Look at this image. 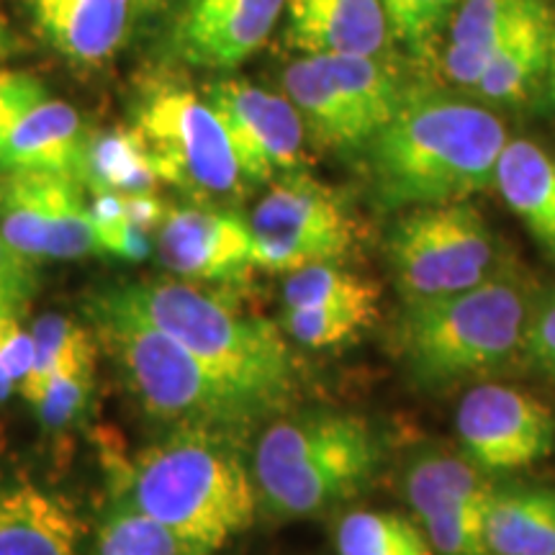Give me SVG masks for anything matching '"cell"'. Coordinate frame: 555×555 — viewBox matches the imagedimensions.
Wrapping results in <instances>:
<instances>
[{
	"mask_svg": "<svg viewBox=\"0 0 555 555\" xmlns=\"http://www.w3.org/2000/svg\"><path fill=\"white\" fill-rule=\"evenodd\" d=\"M78 180L93 196L95 193H116V196L155 193L159 183L147 147L131 124L90 131Z\"/></svg>",
	"mask_w": 555,
	"mask_h": 555,
	"instance_id": "obj_25",
	"label": "cell"
},
{
	"mask_svg": "<svg viewBox=\"0 0 555 555\" xmlns=\"http://www.w3.org/2000/svg\"><path fill=\"white\" fill-rule=\"evenodd\" d=\"M101 350L119 367L144 412L172 427H208L247 437L266 414L211 373L176 337L155 327L111 288L88 301Z\"/></svg>",
	"mask_w": 555,
	"mask_h": 555,
	"instance_id": "obj_5",
	"label": "cell"
},
{
	"mask_svg": "<svg viewBox=\"0 0 555 555\" xmlns=\"http://www.w3.org/2000/svg\"><path fill=\"white\" fill-rule=\"evenodd\" d=\"M496 478L478 468L466 453H425L404 474V499L416 522L463 504H486Z\"/></svg>",
	"mask_w": 555,
	"mask_h": 555,
	"instance_id": "obj_24",
	"label": "cell"
},
{
	"mask_svg": "<svg viewBox=\"0 0 555 555\" xmlns=\"http://www.w3.org/2000/svg\"><path fill=\"white\" fill-rule=\"evenodd\" d=\"M47 86L37 75L21 73V69H0V147L16 129V124L47 101Z\"/></svg>",
	"mask_w": 555,
	"mask_h": 555,
	"instance_id": "obj_36",
	"label": "cell"
},
{
	"mask_svg": "<svg viewBox=\"0 0 555 555\" xmlns=\"http://www.w3.org/2000/svg\"><path fill=\"white\" fill-rule=\"evenodd\" d=\"M16 52V37H13L9 21H5L3 13H0V62Z\"/></svg>",
	"mask_w": 555,
	"mask_h": 555,
	"instance_id": "obj_41",
	"label": "cell"
},
{
	"mask_svg": "<svg viewBox=\"0 0 555 555\" xmlns=\"http://www.w3.org/2000/svg\"><path fill=\"white\" fill-rule=\"evenodd\" d=\"M545 82H547V95H551V101L555 103V29H553V50H551V65H547Z\"/></svg>",
	"mask_w": 555,
	"mask_h": 555,
	"instance_id": "obj_42",
	"label": "cell"
},
{
	"mask_svg": "<svg viewBox=\"0 0 555 555\" xmlns=\"http://www.w3.org/2000/svg\"><path fill=\"white\" fill-rule=\"evenodd\" d=\"M245 437L208 427H172L121 468L119 494L206 555L249 530L258 489Z\"/></svg>",
	"mask_w": 555,
	"mask_h": 555,
	"instance_id": "obj_1",
	"label": "cell"
},
{
	"mask_svg": "<svg viewBox=\"0 0 555 555\" xmlns=\"http://www.w3.org/2000/svg\"><path fill=\"white\" fill-rule=\"evenodd\" d=\"M34 337V363L24 386H21V397L31 401L44 388L54 373L62 367L73 365L75 360L95 356L101 352L95 332L82 327L80 322L65 314H44L31 324Z\"/></svg>",
	"mask_w": 555,
	"mask_h": 555,
	"instance_id": "obj_29",
	"label": "cell"
},
{
	"mask_svg": "<svg viewBox=\"0 0 555 555\" xmlns=\"http://www.w3.org/2000/svg\"><path fill=\"white\" fill-rule=\"evenodd\" d=\"M95 363H99V352L75 360L73 365L62 367L47 380L44 388L29 401L41 425L54 433L78 425L93 399Z\"/></svg>",
	"mask_w": 555,
	"mask_h": 555,
	"instance_id": "obj_31",
	"label": "cell"
},
{
	"mask_svg": "<svg viewBox=\"0 0 555 555\" xmlns=\"http://www.w3.org/2000/svg\"><path fill=\"white\" fill-rule=\"evenodd\" d=\"M255 268L268 273L345 262L360 242V221L332 185L307 170L273 180L247 219Z\"/></svg>",
	"mask_w": 555,
	"mask_h": 555,
	"instance_id": "obj_10",
	"label": "cell"
},
{
	"mask_svg": "<svg viewBox=\"0 0 555 555\" xmlns=\"http://www.w3.org/2000/svg\"><path fill=\"white\" fill-rule=\"evenodd\" d=\"M155 255L172 278L201 286H234L258 270L247 219L204 201L168 208L155 232Z\"/></svg>",
	"mask_w": 555,
	"mask_h": 555,
	"instance_id": "obj_14",
	"label": "cell"
},
{
	"mask_svg": "<svg viewBox=\"0 0 555 555\" xmlns=\"http://www.w3.org/2000/svg\"><path fill=\"white\" fill-rule=\"evenodd\" d=\"M124 304L176 337L208 371L266 416L286 414L301 388L294 347L281 324L247 314L214 286L152 278L111 288Z\"/></svg>",
	"mask_w": 555,
	"mask_h": 555,
	"instance_id": "obj_4",
	"label": "cell"
},
{
	"mask_svg": "<svg viewBox=\"0 0 555 555\" xmlns=\"http://www.w3.org/2000/svg\"><path fill=\"white\" fill-rule=\"evenodd\" d=\"M121 198L129 224L155 237L159 224L165 221V214H168V206L157 198V193H131Z\"/></svg>",
	"mask_w": 555,
	"mask_h": 555,
	"instance_id": "obj_39",
	"label": "cell"
},
{
	"mask_svg": "<svg viewBox=\"0 0 555 555\" xmlns=\"http://www.w3.org/2000/svg\"><path fill=\"white\" fill-rule=\"evenodd\" d=\"M206 103L224 127L247 183H273L304 170L307 129L286 95L247 80H219L206 90Z\"/></svg>",
	"mask_w": 555,
	"mask_h": 555,
	"instance_id": "obj_13",
	"label": "cell"
},
{
	"mask_svg": "<svg viewBox=\"0 0 555 555\" xmlns=\"http://www.w3.org/2000/svg\"><path fill=\"white\" fill-rule=\"evenodd\" d=\"M88 134L82 116L69 103L41 101L16 124L0 147V170L57 172L78 180Z\"/></svg>",
	"mask_w": 555,
	"mask_h": 555,
	"instance_id": "obj_19",
	"label": "cell"
},
{
	"mask_svg": "<svg viewBox=\"0 0 555 555\" xmlns=\"http://www.w3.org/2000/svg\"><path fill=\"white\" fill-rule=\"evenodd\" d=\"M73 506L29 481L0 483V555H78Z\"/></svg>",
	"mask_w": 555,
	"mask_h": 555,
	"instance_id": "obj_18",
	"label": "cell"
},
{
	"mask_svg": "<svg viewBox=\"0 0 555 555\" xmlns=\"http://www.w3.org/2000/svg\"><path fill=\"white\" fill-rule=\"evenodd\" d=\"M540 291L522 270L504 266L461 294L404 301L393 350L406 376L427 391H446L525 363Z\"/></svg>",
	"mask_w": 555,
	"mask_h": 555,
	"instance_id": "obj_3",
	"label": "cell"
},
{
	"mask_svg": "<svg viewBox=\"0 0 555 555\" xmlns=\"http://www.w3.org/2000/svg\"><path fill=\"white\" fill-rule=\"evenodd\" d=\"M37 262L16 253L0 234V304L16 314H24L37 294Z\"/></svg>",
	"mask_w": 555,
	"mask_h": 555,
	"instance_id": "obj_38",
	"label": "cell"
},
{
	"mask_svg": "<svg viewBox=\"0 0 555 555\" xmlns=\"http://www.w3.org/2000/svg\"><path fill=\"white\" fill-rule=\"evenodd\" d=\"M386 249L404 301L461 294L506 266L489 224L468 201L409 208L388 232Z\"/></svg>",
	"mask_w": 555,
	"mask_h": 555,
	"instance_id": "obj_8",
	"label": "cell"
},
{
	"mask_svg": "<svg viewBox=\"0 0 555 555\" xmlns=\"http://www.w3.org/2000/svg\"><path fill=\"white\" fill-rule=\"evenodd\" d=\"M506 129L496 114L450 95H404L373 137L371 176L386 208L468 201L494 185Z\"/></svg>",
	"mask_w": 555,
	"mask_h": 555,
	"instance_id": "obj_2",
	"label": "cell"
},
{
	"mask_svg": "<svg viewBox=\"0 0 555 555\" xmlns=\"http://www.w3.org/2000/svg\"><path fill=\"white\" fill-rule=\"evenodd\" d=\"M93 555H206L176 532L116 496L103 515Z\"/></svg>",
	"mask_w": 555,
	"mask_h": 555,
	"instance_id": "obj_27",
	"label": "cell"
},
{
	"mask_svg": "<svg viewBox=\"0 0 555 555\" xmlns=\"http://www.w3.org/2000/svg\"><path fill=\"white\" fill-rule=\"evenodd\" d=\"M183 0H134L137 13H176Z\"/></svg>",
	"mask_w": 555,
	"mask_h": 555,
	"instance_id": "obj_40",
	"label": "cell"
},
{
	"mask_svg": "<svg viewBox=\"0 0 555 555\" xmlns=\"http://www.w3.org/2000/svg\"><path fill=\"white\" fill-rule=\"evenodd\" d=\"M463 453L499 476L545 461L555 448V412L525 388L476 384L461 399L455 414Z\"/></svg>",
	"mask_w": 555,
	"mask_h": 555,
	"instance_id": "obj_12",
	"label": "cell"
},
{
	"mask_svg": "<svg viewBox=\"0 0 555 555\" xmlns=\"http://www.w3.org/2000/svg\"><path fill=\"white\" fill-rule=\"evenodd\" d=\"M489 504V502H486ZM486 504H463L422 519L435 555H491L486 545Z\"/></svg>",
	"mask_w": 555,
	"mask_h": 555,
	"instance_id": "obj_34",
	"label": "cell"
},
{
	"mask_svg": "<svg viewBox=\"0 0 555 555\" xmlns=\"http://www.w3.org/2000/svg\"><path fill=\"white\" fill-rule=\"evenodd\" d=\"M131 127L157 178L193 201L232 198L247 183L217 114L189 88L163 82L144 90L131 108Z\"/></svg>",
	"mask_w": 555,
	"mask_h": 555,
	"instance_id": "obj_7",
	"label": "cell"
},
{
	"mask_svg": "<svg viewBox=\"0 0 555 555\" xmlns=\"http://www.w3.org/2000/svg\"><path fill=\"white\" fill-rule=\"evenodd\" d=\"M496 191L527 227V232L555 255V155L532 139H506L496 163Z\"/></svg>",
	"mask_w": 555,
	"mask_h": 555,
	"instance_id": "obj_21",
	"label": "cell"
},
{
	"mask_svg": "<svg viewBox=\"0 0 555 555\" xmlns=\"http://www.w3.org/2000/svg\"><path fill=\"white\" fill-rule=\"evenodd\" d=\"M339 555H435L425 527L401 512L356 509L339 519Z\"/></svg>",
	"mask_w": 555,
	"mask_h": 555,
	"instance_id": "obj_26",
	"label": "cell"
},
{
	"mask_svg": "<svg viewBox=\"0 0 555 555\" xmlns=\"http://www.w3.org/2000/svg\"><path fill=\"white\" fill-rule=\"evenodd\" d=\"M281 301L283 309L380 304V286L373 278L350 270L345 262H322V266H309L288 273Z\"/></svg>",
	"mask_w": 555,
	"mask_h": 555,
	"instance_id": "obj_28",
	"label": "cell"
},
{
	"mask_svg": "<svg viewBox=\"0 0 555 555\" xmlns=\"http://www.w3.org/2000/svg\"><path fill=\"white\" fill-rule=\"evenodd\" d=\"M491 555H555V486H502L486 504Z\"/></svg>",
	"mask_w": 555,
	"mask_h": 555,
	"instance_id": "obj_22",
	"label": "cell"
},
{
	"mask_svg": "<svg viewBox=\"0 0 555 555\" xmlns=\"http://www.w3.org/2000/svg\"><path fill=\"white\" fill-rule=\"evenodd\" d=\"M0 234L34 262L99 253L86 189L57 172L0 170Z\"/></svg>",
	"mask_w": 555,
	"mask_h": 555,
	"instance_id": "obj_11",
	"label": "cell"
},
{
	"mask_svg": "<svg viewBox=\"0 0 555 555\" xmlns=\"http://www.w3.org/2000/svg\"><path fill=\"white\" fill-rule=\"evenodd\" d=\"M286 0H183L172 13L170 47L201 69H234L273 34Z\"/></svg>",
	"mask_w": 555,
	"mask_h": 555,
	"instance_id": "obj_15",
	"label": "cell"
},
{
	"mask_svg": "<svg viewBox=\"0 0 555 555\" xmlns=\"http://www.w3.org/2000/svg\"><path fill=\"white\" fill-rule=\"evenodd\" d=\"M88 214L101 255L142 262L155 253V237L129 224L124 198L116 193H95L88 204Z\"/></svg>",
	"mask_w": 555,
	"mask_h": 555,
	"instance_id": "obj_32",
	"label": "cell"
},
{
	"mask_svg": "<svg viewBox=\"0 0 555 555\" xmlns=\"http://www.w3.org/2000/svg\"><path fill=\"white\" fill-rule=\"evenodd\" d=\"M380 466L371 422L350 412L283 414L253 450L258 502L281 519L317 517L367 489Z\"/></svg>",
	"mask_w": 555,
	"mask_h": 555,
	"instance_id": "obj_6",
	"label": "cell"
},
{
	"mask_svg": "<svg viewBox=\"0 0 555 555\" xmlns=\"http://www.w3.org/2000/svg\"><path fill=\"white\" fill-rule=\"evenodd\" d=\"M380 304H339V307L314 309H283L281 330L291 343H298L311 350L339 347L352 343L376 324Z\"/></svg>",
	"mask_w": 555,
	"mask_h": 555,
	"instance_id": "obj_30",
	"label": "cell"
},
{
	"mask_svg": "<svg viewBox=\"0 0 555 555\" xmlns=\"http://www.w3.org/2000/svg\"><path fill=\"white\" fill-rule=\"evenodd\" d=\"M525 363L555 384V288L540 291L525 343Z\"/></svg>",
	"mask_w": 555,
	"mask_h": 555,
	"instance_id": "obj_37",
	"label": "cell"
},
{
	"mask_svg": "<svg viewBox=\"0 0 555 555\" xmlns=\"http://www.w3.org/2000/svg\"><path fill=\"white\" fill-rule=\"evenodd\" d=\"M0 314H16V311H11V309H5L3 304H0ZM21 317V314H18Z\"/></svg>",
	"mask_w": 555,
	"mask_h": 555,
	"instance_id": "obj_43",
	"label": "cell"
},
{
	"mask_svg": "<svg viewBox=\"0 0 555 555\" xmlns=\"http://www.w3.org/2000/svg\"><path fill=\"white\" fill-rule=\"evenodd\" d=\"M555 16L551 5L519 21L515 31L502 41L476 90L486 101L517 103L545 78L551 65Z\"/></svg>",
	"mask_w": 555,
	"mask_h": 555,
	"instance_id": "obj_23",
	"label": "cell"
},
{
	"mask_svg": "<svg viewBox=\"0 0 555 555\" xmlns=\"http://www.w3.org/2000/svg\"><path fill=\"white\" fill-rule=\"evenodd\" d=\"M286 44L304 57H378L388 41L380 0H286Z\"/></svg>",
	"mask_w": 555,
	"mask_h": 555,
	"instance_id": "obj_17",
	"label": "cell"
},
{
	"mask_svg": "<svg viewBox=\"0 0 555 555\" xmlns=\"http://www.w3.org/2000/svg\"><path fill=\"white\" fill-rule=\"evenodd\" d=\"M34 363L31 327L26 330L18 314H0V404L21 393Z\"/></svg>",
	"mask_w": 555,
	"mask_h": 555,
	"instance_id": "obj_35",
	"label": "cell"
},
{
	"mask_svg": "<svg viewBox=\"0 0 555 555\" xmlns=\"http://www.w3.org/2000/svg\"><path fill=\"white\" fill-rule=\"evenodd\" d=\"M39 37L69 65L95 69L129 37L134 0H29Z\"/></svg>",
	"mask_w": 555,
	"mask_h": 555,
	"instance_id": "obj_16",
	"label": "cell"
},
{
	"mask_svg": "<svg viewBox=\"0 0 555 555\" xmlns=\"http://www.w3.org/2000/svg\"><path fill=\"white\" fill-rule=\"evenodd\" d=\"M461 0H380L388 31L409 52L427 57Z\"/></svg>",
	"mask_w": 555,
	"mask_h": 555,
	"instance_id": "obj_33",
	"label": "cell"
},
{
	"mask_svg": "<svg viewBox=\"0 0 555 555\" xmlns=\"http://www.w3.org/2000/svg\"><path fill=\"white\" fill-rule=\"evenodd\" d=\"M283 90L322 150H358L393 119L401 101L397 80L376 57H301L283 69Z\"/></svg>",
	"mask_w": 555,
	"mask_h": 555,
	"instance_id": "obj_9",
	"label": "cell"
},
{
	"mask_svg": "<svg viewBox=\"0 0 555 555\" xmlns=\"http://www.w3.org/2000/svg\"><path fill=\"white\" fill-rule=\"evenodd\" d=\"M543 5L545 0H463L442 54L448 78L476 90L502 41Z\"/></svg>",
	"mask_w": 555,
	"mask_h": 555,
	"instance_id": "obj_20",
	"label": "cell"
}]
</instances>
